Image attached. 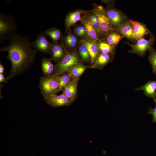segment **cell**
<instances>
[{"label":"cell","instance_id":"2e32d148","mask_svg":"<svg viewBox=\"0 0 156 156\" xmlns=\"http://www.w3.org/2000/svg\"><path fill=\"white\" fill-rule=\"evenodd\" d=\"M52 59L43 58L41 60V67L44 75L50 76L53 75L55 70V66L52 62Z\"/></svg>","mask_w":156,"mask_h":156},{"label":"cell","instance_id":"9a60e30c","mask_svg":"<svg viewBox=\"0 0 156 156\" xmlns=\"http://www.w3.org/2000/svg\"><path fill=\"white\" fill-rule=\"evenodd\" d=\"M113 55L101 53L99 54L94 62V68L101 69L112 61Z\"/></svg>","mask_w":156,"mask_h":156},{"label":"cell","instance_id":"f546056e","mask_svg":"<svg viewBox=\"0 0 156 156\" xmlns=\"http://www.w3.org/2000/svg\"><path fill=\"white\" fill-rule=\"evenodd\" d=\"M155 103V107L153 108H150L147 114L151 115L153 116L152 120L153 122L156 123V101H154Z\"/></svg>","mask_w":156,"mask_h":156},{"label":"cell","instance_id":"4fadbf2b","mask_svg":"<svg viewBox=\"0 0 156 156\" xmlns=\"http://www.w3.org/2000/svg\"><path fill=\"white\" fill-rule=\"evenodd\" d=\"M115 30L120 34L123 37L131 40H135L132 26L129 19Z\"/></svg>","mask_w":156,"mask_h":156},{"label":"cell","instance_id":"7402d4cb","mask_svg":"<svg viewBox=\"0 0 156 156\" xmlns=\"http://www.w3.org/2000/svg\"><path fill=\"white\" fill-rule=\"evenodd\" d=\"M99 50L101 53L113 55L115 51V47L107 43L100 41L98 44Z\"/></svg>","mask_w":156,"mask_h":156},{"label":"cell","instance_id":"9c48e42d","mask_svg":"<svg viewBox=\"0 0 156 156\" xmlns=\"http://www.w3.org/2000/svg\"><path fill=\"white\" fill-rule=\"evenodd\" d=\"M45 101L48 104L53 107L68 106L73 102L63 94L59 95L53 96Z\"/></svg>","mask_w":156,"mask_h":156},{"label":"cell","instance_id":"1f68e13d","mask_svg":"<svg viewBox=\"0 0 156 156\" xmlns=\"http://www.w3.org/2000/svg\"><path fill=\"white\" fill-rule=\"evenodd\" d=\"M4 67L2 64H0V74H3L4 72Z\"/></svg>","mask_w":156,"mask_h":156},{"label":"cell","instance_id":"44dd1931","mask_svg":"<svg viewBox=\"0 0 156 156\" xmlns=\"http://www.w3.org/2000/svg\"><path fill=\"white\" fill-rule=\"evenodd\" d=\"M44 32L47 36H49L54 42H57L61 39L62 36L61 33L57 28H51Z\"/></svg>","mask_w":156,"mask_h":156},{"label":"cell","instance_id":"ba28073f","mask_svg":"<svg viewBox=\"0 0 156 156\" xmlns=\"http://www.w3.org/2000/svg\"><path fill=\"white\" fill-rule=\"evenodd\" d=\"M96 13L99 21L101 32L103 34H107L114 30L112 27L105 10L102 6H99Z\"/></svg>","mask_w":156,"mask_h":156},{"label":"cell","instance_id":"30bf717a","mask_svg":"<svg viewBox=\"0 0 156 156\" xmlns=\"http://www.w3.org/2000/svg\"><path fill=\"white\" fill-rule=\"evenodd\" d=\"M129 20L132 26L135 40H137L144 36L151 33L145 25L136 21L130 19Z\"/></svg>","mask_w":156,"mask_h":156},{"label":"cell","instance_id":"8992f818","mask_svg":"<svg viewBox=\"0 0 156 156\" xmlns=\"http://www.w3.org/2000/svg\"><path fill=\"white\" fill-rule=\"evenodd\" d=\"M105 10L112 27L114 30L128 20L123 13L114 7L109 8Z\"/></svg>","mask_w":156,"mask_h":156},{"label":"cell","instance_id":"52a82bcc","mask_svg":"<svg viewBox=\"0 0 156 156\" xmlns=\"http://www.w3.org/2000/svg\"><path fill=\"white\" fill-rule=\"evenodd\" d=\"M47 35L42 32L38 34L36 40L32 42L34 48L37 51L44 53H50L52 43L48 40Z\"/></svg>","mask_w":156,"mask_h":156},{"label":"cell","instance_id":"7c38bea8","mask_svg":"<svg viewBox=\"0 0 156 156\" xmlns=\"http://www.w3.org/2000/svg\"><path fill=\"white\" fill-rule=\"evenodd\" d=\"M79 79H73L62 90V94L73 101L77 93V86Z\"/></svg>","mask_w":156,"mask_h":156},{"label":"cell","instance_id":"d4e9b609","mask_svg":"<svg viewBox=\"0 0 156 156\" xmlns=\"http://www.w3.org/2000/svg\"><path fill=\"white\" fill-rule=\"evenodd\" d=\"M149 51L148 61L151 65L153 72L156 74V50L151 47Z\"/></svg>","mask_w":156,"mask_h":156},{"label":"cell","instance_id":"277c9868","mask_svg":"<svg viewBox=\"0 0 156 156\" xmlns=\"http://www.w3.org/2000/svg\"><path fill=\"white\" fill-rule=\"evenodd\" d=\"M81 65L78 55L75 53H68L55 65L53 75L59 76L68 73L73 68Z\"/></svg>","mask_w":156,"mask_h":156},{"label":"cell","instance_id":"4dcf8cb0","mask_svg":"<svg viewBox=\"0 0 156 156\" xmlns=\"http://www.w3.org/2000/svg\"><path fill=\"white\" fill-rule=\"evenodd\" d=\"M7 83V80L5 78L3 74H0V82Z\"/></svg>","mask_w":156,"mask_h":156},{"label":"cell","instance_id":"5bb4252c","mask_svg":"<svg viewBox=\"0 0 156 156\" xmlns=\"http://www.w3.org/2000/svg\"><path fill=\"white\" fill-rule=\"evenodd\" d=\"M50 53L51 59L57 63L60 62L66 55L63 47L57 42L52 43Z\"/></svg>","mask_w":156,"mask_h":156},{"label":"cell","instance_id":"d6986e66","mask_svg":"<svg viewBox=\"0 0 156 156\" xmlns=\"http://www.w3.org/2000/svg\"><path fill=\"white\" fill-rule=\"evenodd\" d=\"M113 31L107 34L106 40L108 44L115 47L124 37L116 31Z\"/></svg>","mask_w":156,"mask_h":156},{"label":"cell","instance_id":"ac0fdd59","mask_svg":"<svg viewBox=\"0 0 156 156\" xmlns=\"http://www.w3.org/2000/svg\"><path fill=\"white\" fill-rule=\"evenodd\" d=\"M84 44L87 47L90 55L91 64H92L99 54V50L98 45L93 41H86Z\"/></svg>","mask_w":156,"mask_h":156},{"label":"cell","instance_id":"83f0119b","mask_svg":"<svg viewBox=\"0 0 156 156\" xmlns=\"http://www.w3.org/2000/svg\"><path fill=\"white\" fill-rule=\"evenodd\" d=\"M89 21L93 27L97 31L100 32V24L99 18L96 14L90 16Z\"/></svg>","mask_w":156,"mask_h":156},{"label":"cell","instance_id":"6da1fadb","mask_svg":"<svg viewBox=\"0 0 156 156\" xmlns=\"http://www.w3.org/2000/svg\"><path fill=\"white\" fill-rule=\"evenodd\" d=\"M9 40V44L0 49L1 52H8L7 58L11 64L7 81L27 70L34 62L37 52L26 36L16 34Z\"/></svg>","mask_w":156,"mask_h":156},{"label":"cell","instance_id":"3957f363","mask_svg":"<svg viewBox=\"0 0 156 156\" xmlns=\"http://www.w3.org/2000/svg\"><path fill=\"white\" fill-rule=\"evenodd\" d=\"M17 26L15 18L2 12L0 13V42L9 40L16 33Z\"/></svg>","mask_w":156,"mask_h":156},{"label":"cell","instance_id":"4316f807","mask_svg":"<svg viewBox=\"0 0 156 156\" xmlns=\"http://www.w3.org/2000/svg\"><path fill=\"white\" fill-rule=\"evenodd\" d=\"M79 51L81 58L84 60L88 61L90 58L87 47L84 43L79 47Z\"/></svg>","mask_w":156,"mask_h":156},{"label":"cell","instance_id":"ffe728a7","mask_svg":"<svg viewBox=\"0 0 156 156\" xmlns=\"http://www.w3.org/2000/svg\"><path fill=\"white\" fill-rule=\"evenodd\" d=\"M87 68L86 66L82 64L77 66L71 68L68 74L73 79H79Z\"/></svg>","mask_w":156,"mask_h":156},{"label":"cell","instance_id":"cb8c5ba5","mask_svg":"<svg viewBox=\"0 0 156 156\" xmlns=\"http://www.w3.org/2000/svg\"><path fill=\"white\" fill-rule=\"evenodd\" d=\"M83 23L87 29L89 36L92 39H96L97 37L96 31L92 26L89 20L85 19L83 21Z\"/></svg>","mask_w":156,"mask_h":156},{"label":"cell","instance_id":"7a4b0ae2","mask_svg":"<svg viewBox=\"0 0 156 156\" xmlns=\"http://www.w3.org/2000/svg\"><path fill=\"white\" fill-rule=\"evenodd\" d=\"M39 88L44 100L53 96L60 91L58 76L43 75L39 79Z\"/></svg>","mask_w":156,"mask_h":156},{"label":"cell","instance_id":"e0dca14e","mask_svg":"<svg viewBox=\"0 0 156 156\" xmlns=\"http://www.w3.org/2000/svg\"><path fill=\"white\" fill-rule=\"evenodd\" d=\"M83 11L78 10L69 13L65 20V24L67 28H69L80 20Z\"/></svg>","mask_w":156,"mask_h":156},{"label":"cell","instance_id":"484cf974","mask_svg":"<svg viewBox=\"0 0 156 156\" xmlns=\"http://www.w3.org/2000/svg\"><path fill=\"white\" fill-rule=\"evenodd\" d=\"M64 40L65 44L69 47H74L76 45L77 39L74 35L68 34L64 38Z\"/></svg>","mask_w":156,"mask_h":156},{"label":"cell","instance_id":"f1b7e54d","mask_svg":"<svg viewBox=\"0 0 156 156\" xmlns=\"http://www.w3.org/2000/svg\"><path fill=\"white\" fill-rule=\"evenodd\" d=\"M74 31L77 35L82 36L87 33V29L85 26H78L75 28Z\"/></svg>","mask_w":156,"mask_h":156},{"label":"cell","instance_id":"5b68a950","mask_svg":"<svg viewBox=\"0 0 156 156\" xmlns=\"http://www.w3.org/2000/svg\"><path fill=\"white\" fill-rule=\"evenodd\" d=\"M155 41V37L152 34L149 39L146 40L144 38H142L137 40L134 45L128 43L131 48L128 52L136 54L141 57H143L145 55L146 52L149 51Z\"/></svg>","mask_w":156,"mask_h":156},{"label":"cell","instance_id":"603a6c76","mask_svg":"<svg viewBox=\"0 0 156 156\" xmlns=\"http://www.w3.org/2000/svg\"><path fill=\"white\" fill-rule=\"evenodd\" d=\"M60 91L67 86L73 79L68 73L57 76Z\"/></svg>","mask_w":156,"mask_h":156},{"label":"cell","instance_id":"8fae6325","mask_svg":"<svg viewBox=\"0 0 156 156\" xmlns=\"http://www.w3.org/2000/svg\"><path fill=\"white\" fill-rule=\"evenodd\" d=\"M135 91L143 90L144 94L147 97L156 101V80L149 81L142 86L133 89Z\"/></svg>","mask_w":156,"mask_h":156}]
</instances>
